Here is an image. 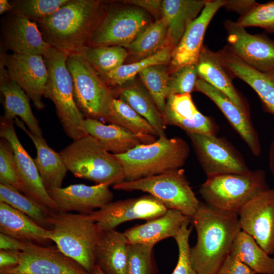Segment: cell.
I'll return each mask as SVG.
<instances>
[{
  "instance_id": "cell-41",
  "label": "cell",
  "mask_w": 274,
  "mask_h": 274,
  "mask_svg": "<svg viewBox=\"0 0 274 274\" xmlns=\"http://www.w3.org/2000/svg\"><path fill=\"white\" fill-rule=\"evenodd\" d=\"M154 246L129 244L126 274H158Z\"/></svg>"
},
{
  "instance_id": "cell-29",
  "label": "cell",
  "mask_w": 274,
  "mask_h": 274,
  "mask_svg": "<svg viewBox=\"0 0 274 274\" xmlns=\"http://www.w3.org/2000/svg\"><path fill=\"white\" fill-rule=\"evenodd\" d=\"M206 0H163L162 17L167 23V39L174 49L177 46L188 27L199 15Z\"/></svg>"
},
{
  "instance_id": "cell-52",
  "label": "cell",
  "mask_w": 274,
  "mask_h": 274,
  "mask_svg": "<svg viewBox=\"0 0 274 274\" xmlns=\"http://www.w3.org/2000/svg\"><path fill=\"white\" fill-rule=\"evenodd\" d=\"M13 8V6L10 1H0V14L3 15L4 13L10 12Z\"/></svg>"
},
{
  "instance_id": "cell-42",
  "label": "cell",
  "mask_w": 274,
  "mask_h": 274,
  "mask_svg": "<svg viewBox=\"0 0 274 274\" xmlns=\"http://www.w3.org/2000/svg\"><path fill=\"white\" fill-rule=\"evenodd\" d=\"M236 22L244 28L259 27L274 33V1L264 4L256 2Z\"/></svg>"
},
{
  "instance_id": "cell-20",
  "label": "cell",
  "mask_w": 274,
  "mask_h": 274,
  "mask_svg": "<svg viewBox=\"0 0 274 274\" xmlns=\"http://www.w3.org/2000/svg\"><path fill=\"white\" fill-rule=\"evenodd\" d=\"M225 0H207L197 18L188 27L177 46L173 50L169 73L182 66L197 64L207 28Z\"/></svg>"
},
{
  "instance_id": "cell-43",
  "label": "cell",
  "mask_w": 274,
  "mask_h": 274,
  "mask_svg": "<svg viewBox=\"0 0 274 274\" xmlns=\"http://www.w3.org/2000/svg\"><path fill=\"white\" fill-rule=\"evenodd\" d=\"M199 78L197 64L185 65L169 73L168 96L174 94H190L195 91Z\"/></svg>"
},
{
  "instance_id": "cell-34",
  "label": "cell",
  "mask_w": 274,
  "mask_h": 274,
  "mask_svg": "<svg viewBox=\"0 0 274 274\" xmlns=\"http://www.w3.org/2000/svg\"><path fill=\"white\" fill-rule=\"evenodd\" d=\"M105 121L128 129L140 138L143 144L153 143L158 137L150 123L120 98L113 100Z\"/></svg>"
},
{
  "instance_id": "cell-25",
  "label": "cell",
  "mask_w": 274,
  "mask_h": 274,
  "mask_svg": "<svg viewBox=\"0 0 274 274\" xmlns=\"http://www.w3.org/2000/svg\"><path fill=\"white\" fill-rule=\"evenodd\" d=\"M0 91L4 111L2 116L8 120L20 117L32 133L43 137L38 121L32 113L29 97L16 83L8 78L3 65H0Z\"/></svg>"
},
{
  "instance_id": "cell-19",
  "label": "cell",
  "mask_w": 274,
  "mask_h": 274,
  "mask_svg": "<svg viewBox=\"0 0 274 274\" xmlns=\"http://www.w3.org/2000/svg\"><path fill=\"white\" fill-rule=\"evenodd\" d=\"M109 186L107 184L93 186L79 184L47 191L56 204L59 212L75 211L81 214H89L112 202L113 195Z\"/></svg>"
},
{
  "instance_id": "cell-14",
  "label": "cell",
  "mask_w": 274,
  "mask_h": 274,
  "mask_svg": "<svg viewBox=\"0 0 274 274\" xmlns=\"http://www.w3.org/2000/svg\"><path fill=\"white\" fill-rule=\"evenodd\" d=\"M242 230L269 255H274V188L252 199L238 213Z\"/></svg>"
},
{
  "instance_id": "cell-21",
  "label": "cell",
  "mask_w": 274,
  "mask_h": 274,
  "mask_svg": "<svg viewBox=\"0 0 274 274\" xmlns=\"http://www.w3.org/2000/svg\"><path fill=\"white\" fill-rule=\"evenodd\" d=\"M162 115L165 125L178 126L186 133L216 135L218 130L211 117L198 111L190 94L170 95Z\"/></svg>"
},
{
  "instance_id": "cell-45",
  "label": "cell",
  "mask_w": 274,
  "mask_h": 274,
  "mask_svg": "<svg viewBox=\"0 0 274 274\" xmlns=\"http://www.w3.org/2000/svg\"><path fill=\"white\" fill-rule=\"evenodd\" d=\"M190 219L186 221L174 237L179 250L176 266L171 274H198L193 268L190 256L189 239L192 228H188Z\"/></svg>"
},
{
  "instance_id": "cell-50",
  "label": "cell",
  "mask_w": 274,
  "mask_h": 274,
  "mask_svg": "<svg viewBox=\"0 0 274 274\" xmlns=\"http://www.w3.org/2000/svg\"><path fill=\"white\" fill-rule=\"evenodd\" d=\"M19 252H20L1 250V269H5L16 266L19 262Z\"/></svg>"
},
{
  "instance_id": "cell-6",
  "label": "cell",
  "mask_w": 274,
  "mask_h": 274,
  "mask_svg": "<svg viewBox=\"0 0 274 274\" xmlns=\"http://www.w3.org/2000/svg\"><path fill=\"white\" fill-rule=\"evenodd\" d=\"M59 153L76 177L113 186L125 181L118 160L90 135L73 140Z\"/></svg>"
},
{
  "instance_id": "cell-48",
  "label": "cell",
  "mask_w": 274,
  "mask_h": 274,
  "mask_svg": "<svg viewBox=\"0 0 274 274\" xmlns=\"http://www.w3.org/2000/svg\"><path fill=\"white\" fill-rule=\"evenodd\" d=\"M24 246V242L11 236L0 233V249L11 251L20 252Z\"/></svg>"
},
{
  "instance_id": "cell-23",
  "label": "cell",
  "mask_w": 274,
  "mask_h": 274,
  "mask_svg": "<svg viewBox=\"0 0 274 274\" xmlns=\"http://www.w3.org/2000/svg\"><path fill=\"white\" fill-rule=\"evenodd\" d=\"M195 91L209 97L221 110L230 125L245 142L256 156L261 153L259 136L251 120L231 99L201 78L197 80Z\"/></svg>"
},
{
  "instance_id": "cell-38",
  "label": "cell",
  "mask_w": 274,
  "mask_h": 274,
  "mask_svg": "<svg viewBox=\"0 0 274 274\" xmlns=\"http://www.w3.org/2000/svg\"><path fill=\"white\" fill-rule=\"evenodd\" d=\"M82 53L104 79L109 72L121 65L128 55L126 49L119 46H85Z\"/></svg>"
},
{
  "instance_id": "cell-53",
  "label": "cell",
  "mask_w": 274,
  "mask_h": 274,
  "mask_svg": "<svg viewBox=\"0 0 274 274\" xmlns=\"http://www.w3.org/2000/svg\"><path fill=\"white\" fill-rule=\"evenodd\" d=\"M91 274H106L97 266H95Z\"/></svg>"
},
{
  "instance_id": "cell-31",
  "label": "cell",
  "mask_w": 274,
  "mask_h": 274,
  "mask_svg": "<svg viewBox=\"0 0 274 274\" xmlns=\"http://www.w3.org/2000/svg\"><path fill=\"white\" fill-rule=\"evenodd\" d=\"M0 231L24 242L43 243L50 241L49 230L27 215L0 201Z\"/></svg>"
},
{
  "instance_id": "cell-47",
  "label": "cell",
  "mask_w": 274,
  "mask_h": 274,
  "mask_svg": "<svg viewBox=\"0 0 274 274\" xmlns=\"http://www.w3.org/2000/svg\"><path fill=\"white\" fill-rule=\"evenodd\" d=\"M123 3L133 5L140 8L146 12H149L155 18V20L162 18V1L160 0H128L123 1Z\"/></svg>"
},
{
  "instance_id": "cell-39",
  "label": "cell",
  "mask_w": 274,
  "mask_h": 274,
  "mask_svg": "<svg viewBox=\"0 0 274 274\" xmlns=\"http://www.w3.org/2000/svg\"><path fill=\"white\" fill-rule=\"evenodd\" d=\"M169 70L167 65H152L139 75L145 88L163 114L168 96Z\"/></svg>"
},
{
  "instance_id": "cell-3",
  "label": "cell",
  "mask_w": 274,
  "mask_h": 274,
  "mask_svg": "<svg viewBox=\"0 0 274 274\" xmlns=\"http://www.w3.org/2000/svg\"><path fill=\"white\" fill-rule=\"evenodd\" d=\"M189 153L188 144L183 139L163 136L153 143L113 155L123 168L125 181H132L181 168Z\"/></svg>"
},
{
  "instance_id": "cell-40",
  "label": "cell",
  "mask_w": 274,
  "mask_h": 274,
  "mask_svg": "<svg viewBox=\"0 0 274 274\" xmlns=\"http://www.w3.org/2000/svg\"><path fill=\"white\" fill-rule=\"evenodd\" d=\"M10 12L38 23L50 16L68 0H13Z\"/></svg>"
},
{
  "instance_id": "cell-4",
  "label": "cell",
  "mask_w": 274,
  "mask_h": 274,
  "mask_svg": "<svg viewBox=\"0 0 274 274\" xmlns=\"http://www.w3.org/2000/svg\"><path fill=\"white\" fill-rule=\"evenodd\" d=\"M49 238L64 255L91 273L102 231L89 214L58 212L52 215Z\"/></svg>"
},
{
  "instance_id": "cell-51",
  "label": "cell",
  "mask_w": 274,
  "mask_h": 274,
  "mask_svg": "<svg viewBox=\"0 0 274 274\" xmlns=\"http://www.w3.org/2000/svg\"><path fill=\"white\" fill-rule=\"evenodd\" d=\"M268 165L269 170L274 178V135L269 150Z\"/></svg>"
},
{
  "instance_id": "cell-26",
  "label": "cell",
  "mask_w": 274,
  "mask_h": 274,
  "mask_svg": "<svg viewBox=\"0 0 274 274\" xmlns=\"http://www.w3.org/2000/svg\"><path fill=\"white\" fill-rule=\"evenodd\" d=\"M190 218L176 210H167L165 214L130 228L124 234L129 244L154 246L168 237H175L183 224Z\"/></svg>"
},
{
  "instance_id": "cell-28",
  "label": "cell",
  "mask_w": 274,
  "mask_h": 274,
  "mask_svg": "<svg viewBox=\"0 0 274 274\" xmlns=\"http://www.w3.org/2000/svg\"><path fill=\"white\" fill-rule=\"evenodd\" d=\"M128 245L124 232L102 231L95 249L96 265L106 274H126Z\"/></svg>"
},
{
  "instance_id": "cell-1",
  "label": "cell",
  "mask_w": 274,
  "mask_h": 274,
  "mask_svg": "<svg viewBox=\"0 0 274 274\" xmlns=\"http://www.w3.org/2000/svg\"><path fill=\"white\" fill-rule=\"evenodd\" d=\"M190 223L197 233L196 243L190 250L192 266L198 274H215L242 230L238 214L200 202Z\"/></svg>"
},
{
  "instance_id": "cell-16",
  "label": "cell",
  "mask_w": 274,
  "mask_h": 274,
  "mask_svg": "<svg viewBox=\"0 0 274 274\" xmlns=\"http://www.w3.org/2000/svg\"><path fill=\"white\" fill-rule=\"evenodd\" d=\"M14 120L1 117L0 136L13 147L18 172L22 185V192L29 198L57 213L56 204L49 196L36 166L34 160L21 144L14 129Z\"/></svg>"
},
{
  "instance_id": "cell-46",
  "label": "cell",
  "mask_w": 274,
  "mask_h": 274,
  "mask_svg": "<svg viewBox=\"0 0 274 274\" xmlns=\"http://www.w3.org/2000/svg\"><path fill=\"white\" fill-rule=\"evenodd\" d=\"M215 274H256L246 264L229 254Z\"/></svg>"
},
{
  "instance_id": "cell-36",
  "label": "cell",
  "mask_w": 274,
  "mask_h": 274,
  "mask_svg": "<svg viewBox=\"0 0 274 274\" xmlns=\"http://www.w3.org/2000/svg\"><path fill=\"white\" fill-rule=\"evenodd\" d=\"M0 201L27 215L41 226L50 229L51 218L55 212L23 194L11 185L1 181Z\"/></svg>"
},
{
  "instance_id": "cell-44",
  "label": "cell",
  "mask_w": 274,
  "mask_h": 274,
  "mask_svg": "<svg viewBox=\"0 0 274 274\" xmlns=\"http://www.w3.org/2000/svg\"><path fill=\"white\" fill-rule=\"evenodd\" d=\"M0 181L7 183L22 192L13 147L3 138L0 140Z\"/></svg>"
},
{
  "instance_id": "cell-5",
  "label": "cell",
  "mask_w": 274,
  "mask_h": 274,
  "mask_svg": "<svg viewBox=\"0 0 274 274\" xmlns=\"http://www.w3.org/2000/svg\"><path fill=\"white\" fill-rule=\"evenodd\" d=\"M67 55L52 47L43 55L48 73L44 96L54 104L67 136L75 140L88 134L83 127L85 117L75 100L73 79L66 65Z\"/></svg>"
},
{
  "instance_id": "cell-49",
  "label": "cell",
  "mask_w": 274,
  "mask_h": 274,
  "mask_svg": "<svg viewBox=\"0 0 274 274\" xmlns=\"http://www.w3.org/2000/svg\"><path fill=\"white\" fill-rule=\"evenodd\" d=\"M255 3V1L252 0H225L223 7L242 15L248 11Z\"/></svg>"
},
{
  "instance_id": "cell-22",
  "label": "cell",
  "mask_w": 274,
  "mask_h": 274,
  "mask_svg": "<svg viewBox=\"0 0 274 274\" xmlns=\"http://www.w3.org/2000/svg\"><path fill=\"white\" fill-rule=\"evenodd\" d=\"M217 53L233 77L248 84L258 94L266 110L274 116V71L262 72L253 68L238 57L227 46Z\"/></svg>"
},
{
  "instance_id": "cell-2",
  "label": "cell",
  "mask_w": 274,
  "mask_h": 274,
  "mask_svg": "<svg viewBox=\"0 0 274 274\" xmlns=\"http://www.w3.org/2000/svg\"><path fill=\"white\" fill-rule=\"evenodd\" d=\"M105 13L99 0H68L37 23L43 39L67 54L79 52L87 44Z\"/></svg>"
},
{
  "instance_id": "cell-9",
  "label": "cell",
  "mask_w": 274,
  "mask_h": 274,
  "mask_svg": "<svg viewBox=\"0 0 274 274\" xmlns=\"http://www.w3.org/2000/svg\"><path fill=\"white\" fill-rule=\"evenodd\" d=\"M113 188L147 192L167 210H178L189 218L195 214L200 203L182 168L135 181H125L113 186Z\"/></svg>"
},
{
  "instance_id": "cell-33",
  "label": "cell",
  "mask_w": 274,
  "mask_h": 274,
  "mask_svg": "<svg viewBox=\"0 0 274 274\" xmlns=\"http://www.w3.org/2000/svg\"><path fill=\"white\" fill-rule=\"evenodd\" d=\"M230 254L256 273L274 274V258L267 254L252 236L243 230L235 238Z\"/></svg>"
},
{
  "instance_id": "cell-12",
  "label": "cell",
  "mask_w": 274,
  "mask_h": 274,
  "mask_svg": "<svg viewBox=\"0 0 274 274\" xmlns=\"http://www.w3.org/2000/svg\"><path fill=\"white\" fill-rule=\"evenodd\" d=\"M0 62L4 65L8 78L26 93L37 110L45 106L42 97L48 80V70L42 55L8 53L1 50Z\"/></svg>"
},
{
  "instance_id": "cell-24",
  "label": "cell",
  "mask_w": 274,
  "mask_h": 274,
  "mask_svg": "<svg viewBox=\"0 0 274 274\" xmlns=\"http://www.w3.org/2000/svg\"><path fill=\"white\" fill-rule=\"evenodd\" d=\"M197 66L200 78L224 93L244 113L250 117L246 100L233 84V76L222 63L217 52L203 46Z\"/></svg>"
},
{
  "instance_id": "cell-8",
  "label": "cell",
  "mask_w": 274,
  "mask_h": 274,
  "mask_svg": "<svg viewBox=\"0 0 274 274\" xmlns=\"http://www.w3.org/2000/svg\"><path fill=\"white\" fill-rule=\"evenodd\" d=\"M66 65L72 76L76 104L85 118L105 120L116 93L80 52L68 54Z\"/></svg>"
},
{
  "instance_id": "cell-27",
  "label": "cell",
  "mask_w": 274,
  "mask_h": 274,
  "mask_svg": "<svg viewBox=\"0 0 274 274\" xmlns=\"http://www.w3.org/2000/svg\"><path fill=\"white\" fill-rule=\"evenodd\" d=\"M14 122L27 134L36 148L33 160L46 190L61 187L68 169L60 153L50 147L44 137L32 133L21 120L16 117Z\"/></svg>"
},
{
  "instance_id": "cell-15",
  "label": "cell",
  "mask_w": 274,
  "mask_h": 274,
  "mask_svg": "<svg viewBox=\"0 0 274 274\" xmlns=\"http://www.w3.org/2000/svg\"><path fill=\"white\" fill-rule=\"evenodd\" d=\"M227 46L249 65L262 72L274 71V41L261 35H252L236 22H224Z\"/></svg>"
},
{
  "instance_id": "cell-32",
  "label": "cell",
  "mask_w": 274,
  "mask_h": 274,
  "mask_svg": "<svg viewBox=\"0 0 274 274\" xmlns=\"http://www.w3.org/2000/svg\"><path fill=\"white\" fill-rule=\"evenodd\" d=\"M115 92L120 99L150 123L158 138L166 136L162 114L146 88L133 84L120 88Z\"/></svg>"
},
{
  "instance_id": "cell-17",
  "label": "cell",
  "mask_w": 274,
  "mask_h": 274,
  "mask_svg": "<svg viewBox=\"0 0 274 274\" xmlns=\"http://www.w3.org/2000/svg\"><path fill=\"white\" fill-rule=\"evenodd\" d=\"M167 209L150 195L111 202L89 213L101 231L115 229L130 220L149 221L159 217Z\"/></svg>"
},
{
  "instance_id": "cell-30",
  "label": "cell",
  "mask_w": 274,
  "mask_h": 274,
  "mask_svg": "<svg viewBox=\"0 0 274 274\" xmlns=\"http://www.w3.org/2000/svg\"><path fill=\"white\" fill-rule=\"evenodd\" d=\"M83 127L88 135L94 138L105 150L113 154L125 153L142 144L137 135L117 124L106 125L99 120L85 118Z\"/></svg>"
},
{
  "instance_id": "cell-37",
  "label": "cell",
  "mask_w": 274,
  "mask_h": 274,
  "mask_svg": "<svg viewBox=\"0 0 274 274\" xmlns=\"http://www.w3.org/2000/svg\"><path fill=\"white\" fill-rule=\"evenodd\" d=\"M173 50V48L168 46L151 56L131 63L123 64L108 73L103 79L110 87L122 86L132 81L137 74L148 67L169 64Z\"/></svg>"
},
{
  "instance_id": "cell-10",
  "label": "cell",
  "mask_w": 274,
  "mask_h": 274,
  "mask_svg": "<svg viewBox=\"0 0 274 274\" xmlns=\"http://www.w3.org/2000/svg\"><path fill=\"white\" fill-rule=\"evenodd\" d=\"M147 12L136 7L105 4V15L86 46L126 47L151 24Z\"/></svg>"
},
{
  "instance_id": "cell-18",
  "label": "cell",
  "mask_w": 274,
  "mask_h": 274,
  "mask_svg": "<svg viewBox=\"0 0 274 274\" xmlns=\"http://www.w3.org/2000/svg\"><path fill=\"white\" fill-rule=\"evenodd\" d=\"M1 50L43 55L51 47L43 39L37 23L11 12L1 20Z\"/></svg>"
},
{
  "instance_id": "cell-11",
  "label": "cell",
  "mask_w": 274,
  "mask_h": 274,
  "mask_svg": "<svg viewBox=\"0 0 274 274\" xmlns=\"http://www.w3.org/2000/svg\"><path fill=\"white\" fill-rule=\"evenodd\" d=\"M187 134L207 178L250 170L240 153L226 139L214 135Z\"/></svg>"
},
{
  "instance_id": "cell-35",
  "label": "cell",
  "mask_w": 274,
  "mask_h": 274,
  "mask_svg": "<svg viewBox=\"0 0 274 274\" xmlns=\"http://www.w3.org/2000/svg\"><path fill=\"white\" fill-rule=\"evenodd\" d=\"M167 34V23L162 17L151 23L125 48L134 58L139 60L145 58L169 46Z\"/></svg>"
},
{
  "instance_id": "cell-7",
  "label": "cell",
  "mask_w": 274,
  "mask_h": 274,
  "mask_svg": "<svg viewBox=\"0 0 274 274\" xmlns=\"http://www.w3.org/2000/svg\"><path fill=\"white\" fill-rule=\"evenodd\" d=\"M269 188L265 172L258 169L208 177L199 193L210 207L238 214L249 201Z\"/></svg>"
},
{
  "instance_id": "cell-13",
  "label": "cell",
  "mask_w": 274,
  "mask_h": 274,
  "mask_svg": "<svg viewBox=\"0 0 274 274\" xmlns=\"http://www.w3.org/2000/svg\"><path fill=\"white\" fill-rule=\"evenodd\" d=\"M1 274H91L56 247L24 242L15 266L1 269Z\"/></svg>"
}]
</instances>
